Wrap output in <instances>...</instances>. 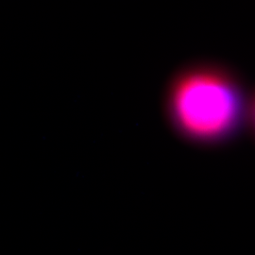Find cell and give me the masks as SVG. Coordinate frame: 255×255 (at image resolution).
Wrapping results in <instances>:
<instances>
[{
    "label": "cell",
    "mask_w": 255,
    "mask_h": 255,
    "mask_svg": "<svg viewBox=\"0 0 255 255\" xmlns=\"http://www.w3.org/2000/svg\"><path fill=\"white\" fill-rule=\"evenodd\" d=\"M166 112L183 135L213 140L237 127L242 115V99L237 85L224 74L190 70L171 82Z\"/></svg>",
    "instance_id": "6da1fadb"
},
{
    "label": "cell",
    "mask_w": 255,
    "mask_h": 255,
    "mask_svg": "<svg viewBox=\"0 0 255 255\" xmlns=\"http://www.w3.org/2000/svg\"></svg>",
    "instance_id": "7a4b0ae2"
}]
</instances>
